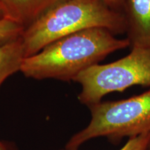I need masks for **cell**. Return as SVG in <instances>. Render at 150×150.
I'll return each instance as SVG.
<instances>
[{
	"instance_id": "cell-11",
	"label": "cell",
	"mask_w": 150,
	"mask_h": 150,
	"mask_svg": "<svg viewBox=\"0 0 150 150\" xmlns=\"http://www.w3.org/2000/svg\"><path fill=\"white\" fill-rule=\"evenodd\" d=\"M0 150H17L16 146L10 142L0 140Z\"/></svg>"
},
{
	"instance_id": "cell-7",
	"label": "cell",
	"mask_w": 150,
	"mask_h": 150,
	"mask_svg": "<svg viewBox=\"0 0 150 150\" xmlns=\"http://www.w3.org/2000/svg\"><path fill=\"white\" fill-rule=\"evenodd\" d=\"M24 58L21 38L0 48V87L9 76L20 71Z\"/></svg>"
},
{
	"instance_id": "cell-9",
	"label": "cell",
	"mask_w": 150,
	"mask_h": 150,
	"mask_svg": "<svg viewBox=\"0 0 150 150\" xmlns=\"http://www.w3.org/2000/svg\"><path fill=\"white\" fill-rule=\"evenodd\" d=\"M149 142L150 133L144 134L134 138H129L128 141L120 150H147Z\"/></svg>"
},
{
	"instance_id": "cell-8",
	"label": "cell",
	"mask_w": 150,
	"mask_h": 150,
	"mask_svg": "<svg viewBox=\"0 0 150 150\" xmlns=\"http://www.w3.org/2000/svg\"><path fill=\"white\" fill-rule=\"evenodd\" d=\"M25 28L7 18L0 19V48L19 40Z\"/></svg>"
},
{
	"instance_id": "cell-6",
	"label": "cell",
	"mask_w": 150,
	"mask_h": 150,
	"mask_svg": "<svg viewBox=\"0 0 150 150\" xmlns=\"http://www.w3.org/2000/svg\"><path fill=\"white\" fill-rule=\"evenodd\" d=\"M64 0H0L5 18L27 28L41 15Z\"/></svg>"
},
{
	"instance_id": "cell-13",
	"label": "cell",
	"mask_w": 150,
	"mask_h": 150,
	"mask_svg": "<svg viewBox=\"0 0 150 150\" xmlns=\"http://www.w3.org/2000/svg\"><path fill=\"white\" fill-rule=\"evenodd\" d=\"M147 150H150V142H149V145H148V147H147Z\"/></svg>"
},
{
	"instance_id": "cell-4",
	"label": "cell",
	"mask_w": 150,
	"mask_h": 150,
	"mask_svg": "<svg viewBox=\"0 0 150 150\" xmlns=\"http://www.w3.org/2000/svg\"><path fill=\"white\" fill-rule=\"evenodd\" d=\"M73 81L81 86L79 101L88 107L100 102L109 93L134 86L150 88V49L131 47L125 57L107 64L94 65Z\"/></svg>"
},
{
	"instance_id": "cell-2",
	"label": "cell",
	"mask_w": 150,
	"mask_h": 150,
	"mask_svg": "<svg viewBox=\"0 0 150 150\" xmlns=\"http://www.w3.org/2000/svg\"><path fill=\"white\" fill-rule=\"evenodd\" d=\"M91 28H104L114 35L125 33L122 15L102 0H64L24 29L21 37L24 57L34 55L59 39Z\"/></svg>"
},
{
	"instance_id": "cell-3",
	"label": "cell",
	"mask_w": 150,
	"mask_h": 150,
	"mask_svg": "<svg viewBox=\"0 0 150 150\" xmlns=\"http://www.w3.org/2000/svg\"><path fill=\"white\" fill-rule=\"evenodd\" d=\"M88 108L91 122L69 140L66 149L78 150L86 142L98 137H106L116 143L125 137L150 133V89L128 99L101 101Z\"/></svg>"
},
{
	"instance_id": "cell-10",
	"label": "cell",
	"mask_w": 150,
	"mask_h": 150,
	"mask_svg": "<svg viewBox=\"0 0 150 150\" xmlns=\"http://www.w3.org/2000/svg\"><path fill=\"white\" fill-rule=\"evenodd\" d=\"M102 1L105 4L107 5L108 7L112 8V10H115L120 12V10L121 0H102Z\"/></svg>"
},
{
	"instance_id": "cell-12",
	"label": "cell",
	"mask_w": 150,
	"mask_h": 150,
	"mask_svg": "<svg viewBox=\"0 0 150 150\" xmlns=\"http://www.w3.org/2000/svg\"><path fill=\"white\" fill-rule=\"evenodd\" d=\"M2 18H4V16L3 11H2V10H1V6H0V19Z\"/></svg>"
},
{
	"instance_id": "cell-1",
	"label": "cell",
	"mask_w": 150,
	"mask_h": 150,
	"mask_svg": "<svg viewBox=\"0 0 150 150\" xmlns=\"http://www.w3.org/2000/svg\"><path fill=\"white\" fill-rule=\"evenodd\" d=\"M127 47L130 44L127 38H117L104 28H91L59 39L24 58L20 72L34 79L74 81L82 71Z\"/></svg>"
},
{
	"instance_id": "cell-5",
	"label": "cell",
	"mask_w": 150,
	"mask_h": 150,
	"mask_svg": "<svg viewBox=\"0 0 150 150\" xmlns=\"http://www.w3.org/2000/svg\"><path fill=\"white\" fill-rule=\"evenodd\" d=\"M120 12L131 47L150 49V0H121Z\"/></svg>"
}]
</instances>
